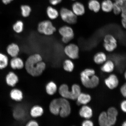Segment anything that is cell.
Listing matches in <instances>:
<instances>
[{
    "mask_svg": "<svg viewBox=\"0 0 126 126\" xmlns=\"http://www.w3.org/2000/svg\"><path fill=\"white\" fill-rule=\"evenodd\" d=\"M24 66L27 72L33 77L41 75L46 68V64L42 61V56L39 54L30 56L26 60Z\"/></svg>",
    "mask_w": 126,
    "mask_h": 126,
    "instance_id": "cell-1",
    "label": "cell"
},
{
    "mask_svg": "<svg viewBox=\"0 0 126 126\" xmlns=\"http://www.w3.org/2000/svg\"><path fill=\"white\" fill-rule=\"evenodd\" d=\"M95 73L94 70L90 69H86L81 72V79L83 86L87 88H93L98 85L99 79Z\"/></svg>",
    "mask_w": 126,
    "mask_h": 126,
    "instance_id": "cell-2",
    "label": "cell"
},
{
    "mask_svg": "<svg viewBox=\"0 0 126 126\" xmlns=\"http://www.w3.org/2000/svg\"><path fill=\"white\" fill-rule=\"evenodd\" d=\"M59 92L63 98L75 100L81 93V89L79 85L75 84L72 86L71 91H70L67 85L63 84L59 88Z\"/></svg>",
    "mask_w": 126,
    "mask_h": 126,
    "instance_id": "cell-3",
    "label": "cell"
},
{
    "mask_svg": "<svg viewBox=\"0 0 126 126\" xmlns=\"http://www.w3.org/2000/svg\"><path fill=\"white\" fill-rule=\"evenodd\" d=\"M37 30L40 33L47 35H51L56 30L51 22L48 20H44L39 23Z\"/></svg>",
    "mask_w": 126,
    "mask_h": 126,
    "instance_id": "cell-4",
    "label": "cell"
},
{
    "mask_svg": "<svg viewBox=\"0 0 126 126\" xmlns=\"http://www.w3.org/2000/svg\"><path fill=\"white\" fill-rule=\"evenodd\" d=\"M61 19L64 22L70 24L76 23L77 16L72 11L65 8H62L60 12Z\"/></svg>",
    "mask_w": 126,
    "mask_h": 126,
    "instance_id": "cell-5",
    "label": "cell"
},
{
    "mask_svg": "<svg viewBox=\"0 0 126 126\" xmlns=\"http://www.w3.org/2000/svg\"><path fill=\"white\" fill-rule=\"evenodd\" d=\"M59 32L62 36V41L64 43H67L74 38V32L73 29L70 27L64 26L60 28Z\"/></svg>",
    "mask_w": 126,
    "mask_h": 126,
    "instance_id": "cell-6",
    "label": "cell"
},
{
    "mask_svg": "<svg viewBox=\"0 0 126 126\" xmlns=\"http://www.w3.org/2000/svg\"><path fill=\"white\" fill-rule=\"evenodd\" d=\"M60 113L61 117L64 118L67 117L70 114L71 109L70 103L67 99L64 98H59Z\"/></svg>",
    "mask_w": 126,
    "mask_h": 126,
    "instance_id": "cell-7",
    "label": "cell"
},
{
    "mask_svg": "<svg viewBox=\"0 0 126 126\" xmlns=\"http://www.w3.org/2000/svg\"><path fill=\"white\" fill-rule=\"evenodd\" d=\"M104 46L107 51L112 52L117 47V41L112 35L108 34L104 39Z\"/></svg>",
    "mask_w": 126,
    "mask_h": 126,
    "instance_id": "cell-8",
    "label": "cell"
},
{
    "mask_svg": "<svg viewBox=\"0 0 126 126\" xmlns=\"http://www.w3.org/2000/svg\"><path fill=\"white\" fill-rule=\"evenodd\" d=\"M64 51L69 58L72 59H78L79 57V49L78 46L74 44H70L65 47Z\"/></svg>",
    "mask_w": 126,
    "mask_h": 126,
    "instance_id": "cell-9",
    "label": "cell"
},
{
    "mask_svg": "<svg viewBox=\"0 0 126 126\" xmlns=\"http://www.w3.org/2000/svg\"><path fill=\"white\" fill-rule=\"evenodd\" d=\"M107 126H111L115 124L118 112L115 108L111 107L107 111Z\"/></svg>",
    "mask_w": 126,
    "mask_h": 126,
    "instance_id": "cell-10",
    "label": "cell"
},
{
    "mask_svg": "<svg viewBox=\"0 0 126 126\" xmlns=\"http://www.w3.org/2000/svg\"><path fill=\"white\" fill-rule=\"evenodd\" d=\"M107 86L110 89L115 88L119 84V80L117 77L114 75H111L105 80Z\"/></svg>",
    "mask_w": 126,
    "mask_h": 126,
    "instance_id": "cell-11",
    "label": "cell"
},
{
    "mask_svg": "<svg viewBox=\"0 0 126 126\" xmlns=\"http://www.w3.org/2000/svg\"><path fill=\"white\" fill-rule=\"evenodd\" d=\"M18 78L16 74L13 72H10L6 76V81L8 85L15 86L18 81Z\"/></svg>",
    "mask_w": 126,
    "mask_h": 126,
    "instance_id": "cell-12",
    "label": "cell"
},
{
    "mask_svg": "<svg viewBox=\"0 0 126 126\" xmlns=\"http://www.w3.org/2000/svg\"><path fill=\"white\" fill-rule=\"evenodd\" d=\"M49 110L51 114L55 115H59L60 110L59 98L51 101L49 105Z\"/></svg>",
    "mask_w": 126,
    "mask_h": 126,
    "instance_id": "cell-13",
    "label": "cell"
},
{
    "mask_svg": "<svg viewBox=\"0 0 126 126\" xmlns=\"http://www.w3.org/2000/svg\"><path fill=\"white\" fill-rule=\"evenodd\" d=\"M10 66L13 69H21L24 67V64L22 60L20 58L16 57L11 60Z\"/></svg>",
    "mask_w": 126,
    "mask_h": 126,
    "instance_id": "cell-14",
    "label": "cell"
},
{
    "mask_svg": "<svg viewBox=\"0 0 126 126\" xmlns=\"http://www.w3.org/2000/svg\"><path fill=\"white\" fill-rule=\"evenodd\" d=\"M7 52L13 58L17 56L20 52V48L18 45L12 43L9 45L7 48Z\"/></svg>",
    "mask_w": 126,
    "mask_h": 126,
    "instance_id": "cell-15",
    "label": "cell"
},
{
    "mask_svg": "<svg viewBox=\"0 0 126 126\" xmlns=\"http://www.w3.org/2000/svg\"><path fill=\"white\" fill-rule=\"evenodd\" d=\"M72 12L77 16L82 15L85 12V9L83 4L80 2H76L72 7Z\"/></svg>",
    "mask_w": 126,
    "mask_h": 126,
    "instance_id": "cell-16",
    "label": "cell"
},
{
    "mask_svg": "<svg viewBox=\"0 0 126 126\" xmlns=\"http://www.w3.org/2000/svg\"><path fill=\"white\" fill-rule=\"evenodd\" d=\"M79 114L81 117L86 119H89L92 117L93 111L90 107L84 105L83 106L79 111Z\"/></svg>",
    "mask_w": 126,
    "mask_h": 126,
    "instance_id": "cell-17",
    "label": "cell"
},
{
    "mask_svg": "<svg viewBox=\"0 0 126 126\" xmlns=\"http://www.w3.org/2000/svg\"><path fill=\"white\" fill-rule=\"evenodd\" d=\"M10 95L11 98L13 100L16 101H21L23 98L22 92L21 91L18 89H12L11 91Z\"/></svg>",
    "mask_w": 126,
    "mask_h": 126,
    "instance_id": "cell-18",
    "label": "cell"
},
{
    "mask_svg": "<svg viewBox=\"0 0 126 126\" xmlns=\"http://www.w3.org/2000/svg\"><path fill=\"white\" fill-rule=\"evenodd\" d=\"M44 113V110L42 107L39 105H35L31 108L30 114L32 117L34 118L40 117Z\"/></svg>",
    "mask_w": 126,
    "mask_h": 126,
    "instance_id": "cell-19",
    "label": "cell"
},
{
    "mask_svg": "<svg viewBox=\"0 0 126 126\" xmlns=\"http://www.w3.org/2000/svg\"><path fill=\"white\" fill-rule=\"evenodd\" d=\"M77 99L78 104L85 105L90 101L91 97L89 94L81 93Z\"/></svg>",
    "mask_w": 126,
    "mask_h": 126,
    "instance_id": "cell-20",
    "label": "cell"
},
{
    "mask_svg": "<svg viewBox=\"0 0 126 126\" xmlns=\"http://www.w3.org/2000/svg\"><path fill=\"white\" fill-rule=\"evenodd\" d=\"M57 90V86L54 82H49L46 86V91L48 95H52L56 93Z\"/></svg>",
    "mask_w": 126,
    "mask_h": 126,
    "instance_id": "cell-21",
    "label": "cell"
},
{
    "mask_svg": "<svg viewBox=\"0 0 126 126\" xmlns=\"http://www.w3.org/2000/svg\"><path fill=\"white\" fill-rule=\"evenodd\" d=\"M107 57L105 53L99 52L96 54L94 57V61L96 63L100 64L103 63L107 60Z\"/></svg>",
    "mask_w": 126,
    "mask_h": 126,
    "instance_id": "cell-22",
    "label": "cell"
},
{
    "mask_svg": "<svg viewBox=\"0 0 126 126\" xmlns=\"http://www.w3.org/2000/svg\"><path fill=\"white\" fill-rule=\"evenodd\" d=\"M114 68V63L111 60L105 61L101 67V70L104 72L110 73L112 72Z\"/></svg>",
    "mask_w": 126,
    "mask_h": 126,
    "instance_id": "cell-23",
    "label": "cell"
},
{
    "mask_svg": "<svg viewBox=\"0 0 126 126\" xmlns=\"http://www.w3.org/2000/svg\"><path fill=\"white\" fill-rule=\"evenodd\" d=\"M113 3L110 0H105L101 4L102 10L104 12H109L112 10Z\"/></svg>",
    "mask_w": 126,
    "mask_h": 126,
    "instance_id": "cell-24",
    "label": "cell"
},
{
    "mask_svg": "<svg viewBox=\"0 0 126 126\" xmlns=\"http://www.w3.org/2000/svg\"><path fill=\"white\" fill-rule=\"evenodd\" d=\"M47 12L48 18L51 20L56 19L59 16L57 10L50 6L47 8Z\"/></svg>",
    "mask_w": 126,
    "mask_h": 126,
    "instance_id": "cell-25",
    "label": "cell"
},
{
    "mask_svg": "<svg viewBox=\"0 0 126 126\" xmlns=\"http://www.w3.org/2000/svg\"><path fill=\"white\" fill-rule=\"evenodd\" d=\"M101 6L100 3L96 0H91L89 3V7L90 10L94 12H98Z\"/></svg>",
    "mask_w": 126,
    "mask_h": 126,
    "instance_id": "cell-26",
    "label": "cell"
},
{
    "mask_svg": "<svg viewBox=\"0 0 126 126\" xmlns=\"http://www.w3.org/2000/svg\"><path fill=\"white\" fill-rule=\"evenodd\" d=\"M63 67L64 70L66 71L71 72L73 70L74 65L72 61L70 60L67 59L64 61Z\"/></svg>",
    "mask_w": 126,
    "mask_h": 126,
    "instance_id": "cell-27",
    "label": "cell"
},
{
    "mask_svg": "<svg viewBox=\"0 0 126 126\" xmlns=\"http://www.w3.org/2000/svg\"><path fill=\"white\" fill-rule=\"evenodd\" d=\"M8 59L5 55L0 53V69H3L7 66Z\"/></svg>",
    "mask_w": 126,
    "mask_h": 126,
    "instance_id": "cell-28",
    "label": "cell"
},
{
    "mask_svg": "<svg viewBox=\"0 0 126 126\" xmlns=\"http://www.w3.org/2000/svg\"><path fill=\"white\" fill-rule=\"evenodd\" d=\"M13 28L14 31L18 33L21 32L23 31L24 28L23 22L21 20H18L14 25Z\"/></svg>",
    "mask_w": 126,
    "mask_h": 126,
    "instance_id": "cell-29",
    "label": "cell"
},
{
    "mask_svg": "<svg viewBox=\"0 0 126 126\" xmlns=\"http://www.w3.org/2000/svg\"><path fill=\"white\" fill-rule=\"evenodd\" d=\"M98 121L100 126H107V114L106 112H103L101 113L99 116Z\"/></svg>",
    "mask_w": 126,
    "mask_h": 126,
    "instance_id": "cell-30",
    "label": "cell"
},
{
    "mask_svg": "<svg viewBox=\"0 0 126 126\" xmlns=\"http://www.w3.org/2000/svg\"><path fill=\"white\" fill-rule=\"evenodd\" d=\"M21 15L24 17H28L30 15L31 12L30 7L27 5H23L21 7Z\"/></svg>",
    "mask_w": 126,
    "mask_h": 126,
    "instance_id": "cell-31",
    "label": "cell"
},
{
    "mask_svg": "<svg viewBox=\"0 0 126 126\" xmlns=\"http://www.w3.org/2000/svg\"><path fill=\"white\" fill-rule=\"evenodd\" d=\"M122 6H121L115 2L113 4L112 10L114 14L116 15H118L120 14L122 12Z\"/></svg>",
    "mask_w": 126,
    "mask_h": 126,
    "instance_id": "cell-32",
    "label": "cell"
},
{
    "mask_svg": "<svg viewBox=\"0 0 126 126\" xmlns=\"http://www.w3.org/2000/svg\"><path fill=\"white\" fill-rule=\"evenodd\" d=\"M26 126H38V123L34 120H31L27 123Z\"/></svg>",
    "mask_w": 126,
    "mask_h": 126,
    "instance_id": "cell-33",
    "label": "cell"
},
{
    "mask_svg": "<svg viewBox=\"0 0 126 126\" xmlns=\"http://www.w3.org/2000/svg\"><path fill=\"white\" fill-rule=\"evenodd\" d=\"M94 124L91 121L89 120H86L82 123V126H93Z\"/></svg>",
    "mask_w": 126,
    "mask_h": 126,
    "instance_id": "cell-34",
    "label": "cell"
},
{
    "mask_svg": "<svg viewBox=\"0 0 126 126\" xmlns=\"http://www.w3.org/2000/svg\"><path fill=\"white\" fill-rule=\"evenodd\" d=\"M121 92L122 95L124 97H126V85L125 84L121 87Z\"/></svg>",
    "mask_w": 126,
    "mask_h": 126,
    "instance_id": "cell-35",
    "label": "cell"
},
{
    "mask_svg": "<svg viewBox=\"0 0 126 126\" xmlns=\"http://www.w3.org/2000/svg\"><path fill=\"white\" fill-rule=\"evenodd\" d=\"M121 109L124 112L126 111V100L124 101L121 104Z\"/></svg>",
    "mask_w": 126,
    "mask_h": 126,
    "instance_id": "cell-36",
    "label": "cell"
},
{
    "mask_svg": "<svg viewBox=\"0 0 126 126\" xmlns=\"http://www.w3.org/2000/svg\"><path fill=\"white\" fill-rule=\"evenodd\" d=\"M62 0H49L50 3L53 5H56L60 3Z\"/></svg>",
    "mask_w": 126,
    "mask_h": 126,
    "instance_id": "cell-37",
    "label": "cell"
},
{
    "mask_svg": "<svg viewBox=\"0 0 126 126\" xmlns=\"http://www.w3.org/2000/svg\"><path fill=\"white\" fill-rule=\"evenodd\" d=\"M13 0H2V2L5 4H7L10 3Z\"/></svg>",
    "mask_w": 126,
    "mask_h": 126,
    "instance_id": "cell-38",
    "label": "cell"
},
{
    "mask_svg": "<svg viewBox=\"0 0 126 126\" xmlns=\"http://www.w3.org/2000/svg\"><path fill=\"white\" fill-rule=\"evenodd\" d=\"M122 23L124 27L126 28V19L123 18L122 20Z\"/></svg>",
    "mask_w": 126,
    "mask_h": 126,
    "instance_id": "cell-39",
    "label": "cell"
},
{
    "mask_svg": "<svg viewBox=\"0 0 126 126\" xmlns=\"http://www.w3.org/2000/svg\"><path fill=\"white\" fill-rule=\"evenodd\" d=\"M122 126H126V122H124L122 124Z\"/></svg>",
    "mask_w": 126,
    "mask_h": 126,
    "instance_id": "cell-40",
    "label": "cell"
},
{
    "mask_svg": "<svg viewBox=\"0 0 126 126\" xmlns=\"http://www.w3.org/2000/svg\"><path fill=\"white\" fill-rule=\"evenodd\" d=\"M125 78H126V72H125Z\"/></svg>",
    "mask_w": 126,
    "mask_h": 126,
    "instance_id": "cell-41",
    "label": "cell"
},
{
    "mask_svg": "<svg viewBox=\"0 0 126 126\" xmlns=\"http://www.w3.org/2000/svg\"></svg>",
    "mask_w": 126,
    "mask_h": 126,
    "instance_id": "cell-42",
    "label": "cell"
},
{
    "mask_svg": "<svg viewBox=\"0 0 126 126\" xmlns=\"http://www.w3.org/2000/svg\"></svg>",
    "mask_w": 126,
    "mask_h": 126,
    "instance_id": "cell-43",
    "label": "cell"
}]
</instances>
